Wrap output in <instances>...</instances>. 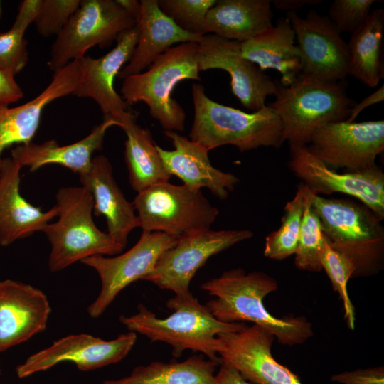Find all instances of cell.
Instances as JSON below:
<instances>
[{
    "label": "cell",
    "instance_id": "cell-1",
    "mask_svg": "<svg viewBox=\"0 0 384 384\" xmlns=\"http://www.w3.org/2000/svg\"><path fill=\"white\" fill-rule=\"evenodd\" d=\"M277 287L274 278L267 274L246 272L242 268L225 271L201 286L215 297L206 306L218 320L225 323L251 321L270 332L282 344H302L314 334L311 323L302 316L274 317L263 304V299Z\"/></svg>",
    "mask_w": 384,
    "mask_h": 384
},
{
    "label": "cell",
    "instance_id": "cell-2",
    "mask_svg": "<svg viewBox=\"0 0 384 384\" xmlns=\"http://www.w3.org/2000/svg\"><path fill=\"white\" fill-rule=\"evenodd\" d=\"M166 306L172 313L167 317L159 318L139 304L136 314L122 315L119 321L129 331L142 334L152 342L169 344L175 358L180 357L185 350H191L220 363L218 355L220 341L217 336L240 330L245 326L242 322L225 323L218 320L191 292L175 294L167 300Z\"/></svg>",
    "mask_w": 384,
    "mask_h": 384
},
{
    "label": "cell",
    "instance_id": "cell-3",
    "mask_svg": "<svg viewBox=\"0 0 384 384\" xmlns=\"http://www.w3.org/2000/svg\"><path fill=\"white\" fill-rule=\"evenodd\" d=\"M194 118L190 139L210 151L233 145L244 152L261 146L279 148L284 143L282 122L266 105L245 112L209 98L203 86L192 85Z\"/></svg>",
    "mask_w": 384,
    "mask_h": 384
},
{
    "label": "cell",
    "instance_id": "cell-4",
    "mask_svg": "<svg viewBox=\"0 0 384 384\" xmlns=\"http://www.w3.org/2000/svg\"><path fill=\"white\" fill-rule=\"evenodd\" d=\"M311 208L321 221L327 243L354 263L353 277L372 276L383 269L384 228L380 216L350 198H329L314 193Z\"/></svg>",
    "mask_w": 384,
    "mask_h": 384
},
{
    "label": "cell",
    "instance_id": "cell-5",
    "mask_svg": "<svg viewBox=\"0 0 384 384\" xmlns=\"http://www.w3.org/2000/svg\"><path fill=\"white\" fill-rule=\"evenodd\" d=\"M55 199L58 219L43 230L51 245L48 258L51 272L92 256L114 255L122 252L124 247L95 224L93 198L86 188H62Z\"/></svg>",
    "mask_w": 384,
    "mask_h": 384
},
{
    "label": "cell",
    "instance_id": "cell-6",
    "mask_svg": "<svg viewBox=\"0 0 384 384\" xmlns=\"http://www.w3.org/2000/svg\"><path fill=\"white\" fill-rule=\"evenodd\" d=\"M267 105L279 118L283 140L307 145L313 133L331 122L346 121L353 106L341 82H324L299 74L289 85L276 81Z\"/></svg>",
    "mask_w": 384,
    "mask_h": 384
},
{
    "label": "cell",
    "instance_id": "cell-7",
    "mask_svg": "<svg viewBox=\"0 0 384 384\" xmlns=\"http://www.w3.org/2000/svg\"><path fill=\"white\" fill-rule=\"evenodd\" d=\"M197 48L196 42L171 47L146 71L124 78L120 92L127 106L143 102L164 131L183 132L186 112L171 94L183 80H200Z\"/></svg>",
    "mask_w": 384,
    "mask_h": 384
},
{
    "label": "cell",
    "instance_id": "cell-8",
    "mask_svg": "<svg viewBox=\"0 0 384 384\" xmlns=\"http://www.w3.org/2000/svg\"><path fill=\"white\" fill-rule=\"evenodd\" d=\"M132 203L142 232L180 236L210 229L219 214L200 189L169 181L137 193Z\"/></svg>",
    "mask_w": 384,
    "mask_h": 384
},
{
    "label": "cell",
    "instance_id": "cell-9",
    "mask_svg": "<svg viewBox=\"0 0 384 384\" xmlns=\"http://www.w3.org/2000/svg\"><path fill=\"white\" fill-rule=\"evenodd\" d=\"M137 25L117 0H80L51 47L48 65L54 73L80 59L92 47H106Z\"/></svg>",
    "mask_w": 384,
    "mask_h": 384
},
{
    "label": "cell",
    "instance_id": "cell-10",
    "mask_svg": "<svg viewBox=\"0 0 384 384\" xmlns=\"http://www.w3.org/2000/svg\"><path fill=\"white\" fill-rule=\"evenodd\" d=\"M252 235L249 230L210 229L181 235L143 280L176 295L188 294L192 279L210 257Z\"/></svg>",
    "mask_w": 384,
    "mask_h": 384
},
{
    "label": "cell",
    "instance_id": "cell-11",
    "mask_svg": "<svg viewBox=\"0 0 384 384\" xmlns=\"http://www.w3.org/2000/svg\"><path fill=\"white\" fill-rule=\"evenodd\" d=\"M178 237L162 232H142L137 242L123 254L112 257L95 255L82 260L97 272L101 282L97 297L87 307L89 316L98 318L121 291L137 280H143Z\"/></svg>",
    "mask_w": 384,
    "mask_h": 384
},
{
    "label": "cell",
    "instance_id": "cell-12",
    "mask_svg": "<svg viewBox=\"0 0 384 384\" xmlns=\"http://www.w3.org/2000/svg\"><path fill=\"white\" fill-rule=\"evenodd\" d=\"M306 147L327 167L348 172L377 166V156L384 151V121L331 122L316 129Z\"/></svg>",
    "mask_w": 384,
    "mask_h": 384
},
{
    "label": "cell",
    "instance_id": "cell-13",
    "mask_svg": "<svg viewBox=\"0 0 384 384\" xmlns=\"http://www.w3.org/2000/svg\"><path fill=\"white\" fill-rule=\"evenodd\" d=\"M289 168L316 195L341 193L356 198L384 218V174L382 169L338 173L327 167L306 145L289 144Z\"/></svg>",
    "mask_w": 384,
    "mask_h": 384
},
{
    "label": "cell",
    "instance_id": "cell-14",
    "mask_svg": "<svg viewBox=\"0 0 384 384\" xmlns=\"http://www.w3.org/2000/svg\"><path fill=\"white\" fill-rule=\"evenodd\" d=\"M286 17L300 53L301 73L324 82H342L348 75V45L327 16L311 10L305 17L295 11Z\"/></svg>",
    "mask_w": 384,
    "mask_h": 384
},
{
    "label": "cell",
    "instance_id": "cell-15",
    "mask_svg": "<svg viewBox=\"0 0 384 384\" xmlns=\"http://www.w3.org/2000/svg\"><path fill=\"white\" fill-rule=\"evenodd\" d=\"M137 338L132 331L109 341L87 334L68 335L29 356L17 366L16 373L19 378H25L63 362H71L82 371L101 368L124 359Z\"/></svg>",
    "mask_w": 384,
    "mask_h": 384
},
{
    "label": "cell",
    "instance_id": "cell-16",
    "mask_svg": "<svg viewBox=\"0 0 384 384\" xmlns=\"http://www.w3.org/2000/svg\"><path fill=\"white\" fill-rule=\"evenodd\" d=\"M196 61L199 72L210 69L228 72L233 94L251 112L263 108L267 97L276 93V81L242 56L240 42L203 35L198 43Z\"/></svg>",
    "mask_w": 384,
    "mask_h": 384
},
{
    "label": "cell",
    "instance_id": "cell-17",
    "mask_svg": "<svg viewBox=\"0 0 384 384\" xmlns=\"http://www.w3.org/2000/svg\"><path fill=\"white\" fill-rule=\"evenodd\" d=\"M218 355L221 363L236 370L252 384H302L294 373L278 363L271 348L274 336L252 324L238 331L220 334Z\"/></svg>",
    "mask_w": 384,
    "mask_h": 384
},
{
    "label": "cell",
    "instance_id": "cell-18",
    "mask_svg": "<svg viewBox=\"0 0 384 384\" xmlns=\"http://www.w3.org/2000/svg\"><path fill=\"white\" fill-rule=\"evenodd\" d=\"M138 37L137 24L122 33L116 40L115 46L104 55L98 58L85 55L77 60L80 80L73 95L92 99L100 108L104 118L113 119L118 124L129 111L127 105L115 91L114 81L130 60Z\"/></svg>",
    "mask_w": 384,
    "mask_h": 384
},
{
    "label": "cell",
    "instance_id": "cell-19",
    "mask_svg": "<svg viewBox=\"0 0 384 384\" xmlns=\"http://www.w3.org/2000/svg\"><path fill=\"white\" fill-rule=\"evenodd\" d=\"M51 307L46 294L11 279L0 282V353L43 332Z\"/></svg>",
    "mask_w": 384,
    "mask_h": 384
},
{
    "label": "cell",
    "instance_id": "cell-20",
    "mask_svg": "<svg viewBox=\"0 0 384 384\" xmlns=\"http://www.w3.org/2000/svg\"><path fill=\"white\" fill-rule=\"evenodd\" d=\"M80 80L77 60L54 73L49 85L35 98L14 107L0 106V156L14 144L32 142L45 107L53 101L73 95Z\"/></svg>",
    "mask_w": 384,
    "mask_h": 384
},
{
    "label": "cell",
    "instance_id": "cell-21",
    "mask_svg": "<svg viewBox=\"0 0 384 384\" xmlns=\"http://www.w3.org/2000/svg\"><path fill=\"white\" fill-rule=\"evenodd\" d=\"M164 134L171 140L174 149L166 150L157 144L156 147L168 173L189 188H206L218 198H227L239 182L238 178L213 166L209 151L201 144L176 132L164 131Z\"/></svg>",
    "mask_w": 384,
    "mask_h": 384
},
{
    "label": "cell",
    "instance_id": "cell-22",
    "mask_svg": "<svg viewBox=\"0 0 384 384\" xmlns=\"http://www.w3.org/2000/svg\"><path fill=\"white\" fill-rule=\"evenodd\" d=\"M80 181L93 198V213L104 216L107 233L124 248L129 234L139 227L132 202L128 201L116 183L112 166L104 155H98L92 160L89 169L79 174Z\"/></svg>",
    "mask_w": 384,
    "mask_h": 384
},
{
    "label": "cell",
    "instance_id": "cell-23",
    "mask_svg": "<svg viewBox=\"0 0 384 384\" xmlns=\"http://www.w3.org/2000/svg\"><path fill=\"white\" fill-rule=\"evenodd\" d=\"M21 168L11 157L0 158L1 246H8L36 232L43 231L58 216L56 206L44 212L21 195Z\"/></svg>",
    "mask_w": 384,
    "mask_h": 384
},
{
    "label": "cell",
    "instance_id": "cell-24",
    "mask_svg": "<svg viewBox=\"0 0 384 384\" xmlns=\"http://www.w3.org/2000/svg\"><path fill=\"white\" fill-rule=\"evenodd\" d=\"M140 5L138 41L130 60L117 75L120 79L143 72L172 45L198 43L203 37L179 28L161 10L157 0H141Z\"/></svg>",
    "mask_w": 384,
    "mask_h": 384
},
{
    "label": "cell",
    "instance_id": "cell-25",
    "mask_svg": "<svg viewBox=\"0 0 384 384\" xmlns=\"http://www.w3.org/2000/svg\"><path fill=\"white\" fill-rule=\"evenodd\" d=\"M113 126L119 127L116 120L104 118L85 138L68 145H59L55 139L19 144L11 150V158L30 171L47 164H58L80 174L89 169L92 154L102 149L106 132Z\"/></svg>",
    "mask_w": 384,
    "mask_h": 384
},
{
    "label": "cell",
    "instance_id": "cell-26",
    "mask_svg": "<svg viewBox=\"0 0 384 384\" xmlns=\"http://www.w3.org/2000/svg\"><path fill=\"white\" fill-rule=\"evenodd\" d=\"M240 49L242 56L262 71L279 72L283 86L290 85L302 73L294 31L287 17L278 18L275 25L240 43Z\"/></svg>",
    "mask_w": 384,
    "mask_h": 384
},
{
    "label": "cell",
    "instance_id": "cell-27",
    "mask_svg": "<svg viewBox=\"0 0 384 384\" xmlns=\"http://www.w3.org/2000/svg\"><path fill=\"white\" fill-rule=\"evenodd\" d=\"M270 0H218L208 11L204 35L244 42L272 26Z\"/></svg>",
    "mask_w": 384,
    "mask_h": 384
},
{
    "label": "cell",
    "instance_id": "cell-28",
    "mask_svg": "<svg viewBox=\"0 0 384 384\" xmlns=\"http://www.w3.org/2000/svg\"><path fill=\"white\" fill-rule=\"evenodd\" d=\"M119 124L127 136L124 159L132 188L139 193L152 185L169 181L171 176L163 164L151 132L139 126L131 112Z\"/></svg>",
    "mask_w": 384,
    "mask_h": 384
},
{
    "label": "cell",
    "instance_id": "cell-29",
    "mask_svg": "<svg viewBox=\"0 0 384 384\" xmlns=\"http://www.w3.org/2000/svg\"><path fill=\"white\" fill-rule=\"evenodd\" d=\"M383 39L384 10L378 8L347 43L348 75L370 87H377L384 76Z\"/></svg>",
    "mask_w": 384,
    "mask_h": 384
},
{
    "label": "cell",
    "instance_id": "cell-30",
    "mask_svg": "<svg viewBox=\"0 0 384 384\" xmlns=\"http://www.w3.org/2000/svg\"><path fill=\"white\" fill-rule=\"evenodd\" d=\"M220 364L201 353L183 361H154L135 367L127 376L102 384H216L215 370Z\"/></svg>",
    "mask_w": 384,
    "mask_h": 384
},
{
    "label": "cell",
    "instance_id": "cell-31",
    "mask_svg": "<svg viewBox=\"0 0 384 384\" xmlns=\"http://www.w3.org/2000/svg\"><path fill=\"white\" fill-rule=\"evenodd\" d=\"M309 192V189L300 183L293 198L287 202L280 227L265 238L264 255L266 257L283 260L296 253Z\"/></svg>",
    "mask_w": 384,
    "mask_h": 384
},
{
    "label": "cell",
    "instance_id": "cell-32",
    "mask_svg": "<svg viewBox=\"0 0 384 384\" xmlns=\"http://www.w3.org/2000/svg\"><path fill=\"white\" fill-rule=\"evenodd\" d=\"M313 193L309 190L301 225L300 235L294 264L302 270L318 272L322 270L320 254L325 239L321 223L311 208Z\"/></svg>",
    "mask_w": 384,
    "mask_h": 384
},
{
    "label": "cell",
    "instance_id": "cell-33",
    "mask_svg": "<svg viewBox=\"0 0 384 384\" xmlns=\"http://www.w3.org/2000/svg\"><path fill=\"white\" fill-rule=\"evenodd\" d=\"M322 269L327 274L334 291L338 292L343 302L344 319L348 327L355 329V310L348 292V282L356 272V266L351 258L334 250L325 240L320 254Z\"/></svg>",
    "mask_w": 384,
    "mask_h": 384
},
{
    "label": "cell",
    "instance_id": "cell-34",
    "mask_svg": "<svg viewBox=\"0 0 384 384\" xmlns=\"http://www.w3.org/2000/svg\"><path fill=\"white\" fill-rule=\"evenodd\" d=\"M217 0H157L161 10L179 28L203 36L204 22Z\"/></svg>",
    "mask_w": 384,
    "mask_h": 384
},
{
    "label": "cell",
    "instance_id": "cell-35",
    "mask_svg": "<svg viewBox=\"0 0 384 384\" xmlns=\"http://www.w3.org/2000/svg\"><path fill=\"white\" fill-rule=\"evenodd\" d=\"M80 0H42L33 21L43 37L57 36L78 8Z\"/></svg>",
    "mask_w": 384,
    "mask_h": 384
},
{
    "label": "cell",
    "instance_id": "cell-36",
    "mask_svg": "<svg viewBox=\"0 0 384 384\" xmlns=\"http://www.w3.org/2000/svg\"><path fill=\"white\" fill-rule=\"evenodd\" d=\"M374 0H334L327 17L341 32L352 34L366 21Z\"/></svg>",
    "mask_w": 384,
    "mask_h": 384
},
{
    "label": "cell",
    "instance_id": "cell-37",
    "mask_svg": "<svg viewBox=\"0 0 384 384\" xmlns=\"http://www.w3.org/2000/svg\"><path fill=\"white\" fill-rule=\"evenodd\" d=\"M25 32L11 28L0 33V70L16 75L27 65L28 52Z\"/></svg>",
    "mask_w": 384,
    "mask_h": 384
},
{
    "label": "cell",
    "instance_id": "cell-38",
    "mask_svg": "<svg viewBox=\"0 0 384 384\" xmlns=\"http://www.w3.org/2000/svg\"><path fill=\"white\" fill-rule=\"evenodd\" d=\"M340 384H384V368L378 366L344 371L331 377Z\"/></svg>",
    "mask_w": 384,
    "mask_h": 384
},
{
    "label": "cell",
    "instance_id": "cell-39",
    "mask_svg": "<svg viewBox=\"0 0 384 384\" xmlns=\"http://www.w3.org/2000/svg\"><path fill=\"white\" fill-rule=\"evenodd\" d=\"M14 76L0 70V106H9L23 97V92Z\"/></svg>",
    "mask_w": 384,
    "mask_h": 384
},
{
    "label": "cell",
    "instance_id": "cell-40",
    "mask_svg": "<svg viewBox=\"0 0 384 384\" xmlns=\"http://www.w3.org/2000/svg\"><path fill=\"white\" fill-rule=\"evenodd\" d=\"M42 0H23L11 28L26 32L28 26L33 23L40 9Z\"/></svg>",
    "mask_w": 384,
    "mask_h": 384
},
{
    "label": "cell",
    "instance_id": "cell-41",
    "mask_svg": "<svg viewBox=\"0 0 384 384\" xmlns=\"http://www.w3.org/2000/svg\"><path fill=\"white\" fill-rule=\"evenodd\" d=\"M384 100L383 84L375 92L363 99L359 103L353 105L346 122H354L357 116L366 108Z\"/></svg>",
    "mask_w": 384,
    "mask_h": 384
},
{
    "label": "cell",
    "instance_id": "cell-42",
    "mask_svg": "<svg viewBox=\"0 0 384 384\" xmlns=\"http://www.w3.org/2000/svg\"><path fill=\"white\" fill-rule=\"evenodd\" d=\"M215 373L216 384H252L245 380L240 374L230 366L220 363Z\"/></svg>",
    "mask_w": 384,
    "mask_h": 384
},
{
    "label": "cell",
    "instance_id": "cell-43",
    "mask_svg": "<svg viewBox=\"0 0 384 384\" xmlns=\"http://www.w3.org/2000/svg\"><path fill=\"white\" fill-rule=\"evenodd\" d=\"M321 1V0H273L271 2L277 9L296 12V10L305 5H316Z\"/></svg>",
    "mask_w": 384,
    "mask_h": 384
},
{
    "label": "cell",
    "instance_id": "cell-44",
    "mask_svg": "<svg viewBox=\"0 0 384 384\" xmlns=\"http://www.w3.org/2000/svg\"><path fill=\"white\" fill-rule=\"evenodd\" d=\"M117 1L137 22L141 10L140 1L137 0H117Z\"/></svg>",
    "mask_w": 384,
    "mask_h": 384
},
{
    "label": "cell",
    "instance_id": "cell-45",
    "mask_svg": "<svg viewBox=\"0 0 384 384\" xmlns=\"http://www.w3.org/2000/svg\"><path fill=\"white\" fill-rule=\"evenodd\" d=\"M1 2L0 1V17H1Z\"/></svg>",
    "mask_w": 384,
    "mask_h": 384
},
{
    "label": "cell",
    "instance_id": "cell-46",
    "mask_svg": "<svg viewBox=\"0 0 384 384\" xmlns=\"http://www.w3.org/2000/svg\"><path fill=\"white\" fill-rule=\"evenodd\" d=\"M0 374H1V368H0Z\"/></svg>",
    "mask_w": 384,
    "mask_h": 384
},
{
    "label": "cell",
    "instance_id": "cell-47",
    "mask_svg": "<svg viewBox=\"0 0 384 384\" xmlns=\"http://www.w3.org/2000/svg\"><path fill=\"white\" fill-rule=\"evenodd\" d=\"M0 246H1V244H0Z\"/></svg>",
    "mask_w": 384,
    "mask_h": 384
}]
</instances>
